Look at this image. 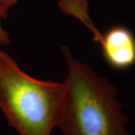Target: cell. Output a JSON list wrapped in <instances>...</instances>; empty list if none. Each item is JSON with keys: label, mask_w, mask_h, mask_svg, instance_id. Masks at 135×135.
I'll return each mask as SVG.
<instances>
[{"label": "cell", "mask_w": 135, "mask_h": 135, "mask_svg": "<svg viewBox=\"0 0 135 135\" xmlns=\"http://www.w3.org/2000/svg\"><path fill=\"white\" fill-rule=\"evenodd\" d=\"M61 49L68 69L57 122L63 135H130L116 88L77 61L67 47Z\"/></svg>", "instance_id": "6da1fadb"}, {"label": "cell", "mask_w": 135, "mask_h": 135, "mask_svg": "<svg viewBox=\"0 0 135 135\" xmlns=\"http://www.w3.org/2000/svg\"><path fill=\"white\" fill-rule=\"evenodd\" d=\"M64 92V83L29 76L0 50V110L19 135H51Z\"/></svg>", "instance_id": "7a4b0ae2"}, {"label": "cell", "mask_w": 135, "mask_h": 135, "mask_svg": "<svg viewBox=\"0 0 135 135\" xmlns=\"http://www.w3.org/2000/svg\"><path fill=\"white\" fill-rule=\"evenodd\" d=\"M94 40L101 44L104 58L109 65L118 70L131 67L135 63V36L124 26H115L101 33L92 29Z\"/></svg>", "instance_id": "3957f363"}, {"label": "cell", "mask_w": 135, "mask_h": 135, "mask_svg": "<svg viewBox=\"0 0 135 135\" xmlns=\"http://www.w3.org/2000/svg\"><path fill=\"white\" fill-rule=\"evenodd\" d=\"M6 16L0 9V44L1 45H7L10 43L9 35L3 26H2V20L5 19Z\"/></svg>", "instance_id": "277c9868"}, {"label": "cell", "mask_w": 135, "mask_h": 135, "mask_svg": "<svg viewBox=\"0 0 135 135\" xmlns=\"http://www.w3.org/2000/svg\"><path fill=\"white\" fill-rule=\"evenodd\" d=\"M17 2V0H0V9L7 17L8 11Z\"/></svg>", "instance_id": "5b68a950"}]
</instances>
